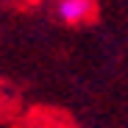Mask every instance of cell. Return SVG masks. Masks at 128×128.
<instances>
[{"mask_svg":"<svg viewBox=\"0 0 128 128\" xmlns=\"http://www.w3.org/2000/svg\"><path fill=\"white\" fill-rule=\"evenodd\" d=\"M95 11L92 0H58L56 3V17L67 25H78L84 20H89Z\"/></svg>","mask_w":128,"mask_h":128,"instance_id":"1","label":"cell"}]
</instances>
